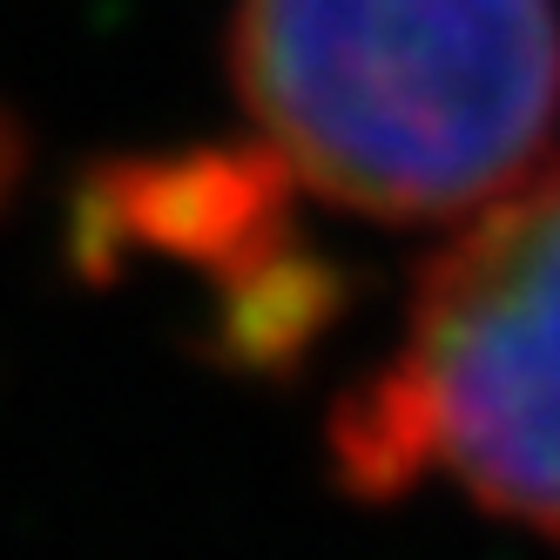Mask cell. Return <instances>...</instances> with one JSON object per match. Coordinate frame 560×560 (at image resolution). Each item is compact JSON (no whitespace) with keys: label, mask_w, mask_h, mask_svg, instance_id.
<instances>
[{"label":"cell","mask_w":560,"mask_h":560,"mask_svg":"<svg viewBox=\"0 0 560 560\" xmlns=\"http://www.w3.org/2000/svg\"><path fill=\"white\" fill-rule=\"evenodd\" d=\"M392 372L432 466L534 534H560V170H534L419 270Z\"/></svg>","instance_id":"2"},{"label":"cell","mask_w":560,"mask_h":560,"mask_svg":"<svg viewBox=\"0 0 560 560\" xmlns=\"http://www.w3.org/2000/svg\"><path fill=\"white\" fill-rule=\"evenodd\" d=\"M230 74L257 136L325 203L425 223L547 170L553 0H236Z\"/></svg>","instance_id":"1"},{"label":"cell","mask_w":560,"mask_h":560,"mask_svg":"<svg viewBox=\"0 0 560 560\" xmlns=\"http://www.w3.org/2000/svg\"><path fill=\"white\" fill-rule=\"evenodd\" d=\"M291 163L264 136L244 149L122 155L74 189L68 257L89 284H115L136 250L223 277L291 230Z\"/></svg>","instance_id":"3"},{"label":"cell","mask_w":560,"mask_h":560,"mask_svg":"<svg viewBox=\"0 0 560 560\" xmlns=\"http://www.w3.org/2000/svg\"><path fill=\"white\" fill-rule=\"evenodd\" d=\"M351 277L325 257L298 244V230H284L257 257L230 264L217 277V317H210V351L230 372L284 378L298 372L311 345L338 325Z\"/></svg>","instance_id":"4"},{"label":"cell","mask_w":560,"mask_h":560,"mask_svg":"<svg viewBox=\"0 0 560 560\" xmlns=\"http://www.w3.org/2000/svg\"><path fill=\"white\" fill-rule=\"evenodd\" d=\"M14 183H21V136H14L8 122H0V210H8Z\"/></svg>","instance_id":"5"}]
</instances>
